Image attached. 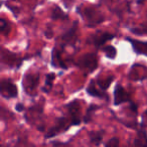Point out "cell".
<instances>
[{"instance_id":"9a60e30c","label":"cell","mask_w":147,"mask_h":147,"mask_svg":"<svg viewBox=\"0 0 147 147\" xmlns=\"http://www.w3.org/2000/svg\"><path fill=\"white\" fill-rule=\"evenodd\" d=\"M133 144L135 146H147V132L144 128L140 127V129L137 130V137Z\"/></svg>"},{"instance_id":"30bf717a","label":"cell","mask_w":147,"mask_h":147,"mask_svg":"<svg viewBox=\"0 0 147 147\" xmlns=\"http://www.w3.org/2000/svg\"><path fill=\"white\" fill-rule=\"evenodd\" d=\"M86 92L89 96L94 97V98H98V99H106V100H109V95L106 93V91L101 90L98 87L96 83V80L93 79V80L90 81L88 87L86 88Z\"/></svg>"},{"instance_id":"ba28073f","label":"cell","mask_w":147,"mask_h":147,"mask_svg":"<svg viewBox=\"0 0 147 147\" xmlns=\"http://www.w3.org/2000/svg\"><path fill=\"white\" fill-rule=\"evenodd\" d=\"M130 95L125 90V88L120 84H116L113 91V103L115 106H119L124 103L130 102Z\"/></svg>"},{"instance_id":"ac0fdd59","label":"cell","mask_w":147,"mask_h":147,"mask_svg":"<svg viewBox=\"0 0 147 147\" xmlns=\"http://www.w3.org/2000/svg\"><path fill=\"white\" fill-rule=\"evenodd\" d=\"M55 79V73H49L45 76V86L41 87V91L45 93H49L51 91L53 85V81Z\"/></svg>"},{"instance_id":"3957f363","label":"cell","mask_w":147,"mask_h":147,"mask_svg":"<svg viewBox=\"0 0 147 147\" xmlns=\"http://www.w3.org/2000/svg\"><path fill=\"white\" fill-rule=\"evenodd\" d=\"M76 65L80 69H86L88 73H92L98 69V57L96 53H86L79 59Z\"/></svg>"},{"instance_id":"2e32d148","label":"cell","mask_w":147,"mask_h":147,"mask_svg":"<svg viewBox=\"0 0 147 147\" xmlns=\"http://www.w3.org/2000/svg\"><path fill=\"white\" fill-rule=\"evenodd\" d=\"M114 79H115L114 76H112V75H109V76H107L106 78H104V79L96 78L95 80H96L97 85H98V87L101 89V90L107 91L109 89V87L111 86V84L113 83Z\"/></svg>"},{"instance_id":"6da1fadb","label":"cell","mask_w":147,"mask_h":147,"mask_svg":"<svg viewBox=\"0 0 147 147\" xmlns=\"http://www.w3.org/2000/svg\"><path fill=\"white\" fill-rule=\"evenodd\" d=\"M77 12L81 14V16L87 21V24L90 27H94L95 25L100 24L105 20L104 15L94 7H87L81 11L80 9H77Z\"/></svg>"},{"instance_id":"52a82bcc","label":"cell","mask_w":147,"mask_h":147,"mask_svg":"<svg viewBox=\"0 0 147 147\" xmlns=\"http://www.w3.org/2000/svg\"><path fill=\"white\" fill-rule=\"evenodd\" d=\"M116 35L110 32H103V31H98V32L92 34L88 38V43L94 45L96 49H100L101 47L105 45L107 41L112 40L113 38H115Z\"/></svg>"},{"instance_id":"8992f818","label":"cell","mask_w":147,"mask_h":147,"mask_svg":"<svg viewBox=\"0 0 147 147\" xmlns=\"http://www.w3.org/2000/svg\"><path fill=\"white\" fill-rule=\"evenodd\" d=\"M67 112H69V118H71V126H79L83 119L81 118V105L79 100H74L65 105Z\"/></svg>"},{"instance_id":"ffe728a7","label":"cell","mask_w":147,"mask_h":147,"mask_svg":"<svg viewBox=\"0 0 147 147\" xmlns=\"http://www.w3.org/2000/svg\"><path fill=\"white\" fill-rule=\"evenodd\" d=\"M103 51L105 53V57L107 59H114L117 57V49L114 45H106V47H103Z\"/></svg>"},{"instance_id":"7402d4cb","label":"cell","mask_w":147,"mask_h":147,"mask_svg":"<svg viewBox=\"0 0 147 147\" xmlns=\"http://www.w3.org/2000/svg\"><path fill=\"white\" fill-rule=\"evenodd\" d=\"M130 31L134 34L143 35L147 34V21L141 24V27H135V28H130Z\"/></svg>"},{"instance_id":"cb8c5ba5","label":"cell","mask_w":147,"mask_h":147,"mask_svg":"<svg viewBox=\"0 0 147 147\" xmlns=\"http://www.w3.org/2000/svg\"><path fill=\"white\" fill-rule=\"evenodd\" d=\"M140 127H142V128L147 127V109L144 111V113L142 115V120H141L140 123Z\"/></svg>"},{"instance_id":"277c9868","label":"cell","mask_w":147,"mask_h":147,"mask_svg":"<svg viewBox=\"0 0 147 147\" xmlns=\"http://www.w3.org/2000/svg\"><path fill=\"white\" fill-rule=\"evenodd\" d=\"M71 126V122H67V118H65V117H59V118H57V120H55V124L47 130L45 138V139L53 138V137H55L57 135L67 131Z\"/></svg>"},{"instance_id":"d6986e66","label":"cell","mask_w":147,"mask_h":147,"mask_svg":"<svg viewBox=\"0 0 147 147\" xmlns=\"http://www.w3.org/2000/svg\"><path fill=\"white\" fill-rule=\"evenodd\" d=\"M99 108H100V106H98V105L91 104L90 106L88 107V109H87L86 115L83 117V122H84L85 124H88V123H90L91 121H92V119H93V115H94V113L96 112Z\"/></svg>"},{"instance_id":"7c38bea8","label":"cell","mask_w":147,"mask_h":147,"mask_svg":"<svg viewBox=\"0 0 147 147\" xmlns=\"http://www.w3.org/2000/svg\"><path fill=\"white\" fill-rule=\"evenodd\" d=\"M126 40L129 41L132 45V49L137 55H147V41H140L133 39L131 37H126Z\"/></svg>"},{"instance_id":"d4e9b609","label":"cell","mask_w":147,"mask_h":147,"mask_svg":"<svg viewBox=\"0 0 147 147\" xmlns=\"http://www.w3.org/2000/svg\"><path fill=\"white\" fill-rule=\"evenodd\" d=\"M76 0H63V5H65V9H71V5L74 4V2H75Z\"/></svg>"},{"instance_id":"e0dca14e","label":"cell","mask_w":147,"mask_h":147,"mask_svg":"<svg viewBox=\"0 0 147 147\" xmlns=\"http://www.w3.org/2000/svg\"><path fill=\"white\" fill-rule=\"evenodd\" d=\"M51 18L53 20H59V19H61V20H67L69 19V15L67 13L63 12V10L59 6H55L53 8L51 12Z\"/></svg>"},{"instance_id":"4fadbf2b","label":"cell","mask_w":147,"mask_h":147,"mask_svg":"<svg viewBox=\"0 0 147 147\" xmlns=\"http://www.w3.org/2000/svg\"><path fill=\"white\" fill-rule=\"evenodd\" d=\"M51 65H53L55 67H61V69H67L65 63L61 59V53L57 47H53L51 51Z\"/></svg>"},{"instance_id":"5bb4252c","label":"cell","mask_w":147,"mask_h":147,"mask_svg":"<svg viewBox=\"0 0 147 147\" xmlns=\"http://www.w3.org/2000/svg\"><path fill=\"white\" fill-rule=\"evenodd\" d=\"M104 130H100V131H90L88 134L89 136V140L90 143L93 145H99L102 143L103 141V137H104Z\"/></svg>"},{"instance_id":"484cf974","label":"cell","mask_w":147,"mask_h":147,"mask_svg":"<svg viewBox=\"0 0 147 147\" xmlns=\"http://www.w3.org/2000/svg\"><path fill=\"white\" fill-rule=\"evenodd\" d=\"M15 110H16L17 112H23V111H24V105H23L22 103H17V104L15 105Z\"/></svg>"},{"instance_id":"9c48e42d","label":"cell","mask_w":147,"mask_h":147,"mask_svg":"<svg viewBox=\"0 0 147 147\" xmlns=\"http://www.w3.org/2000/svg\"><path fill=\"white\" fill-rule=\"evenodd\" d=\"M1 61H2V63L9 65L10 67H14L16 69H19L21 63H22V59L18 57L16 53L2 49H1Z\"/></svg>"},{"instance_id":"7a4b0ae2","label":"cell","mask_w":147,"mask_h":147,"mask_svg":"<svg viewBox=\"0 0 147 147\" xmlns=\"http://www.w3.org/2000/svg\"><path fill=\"white\" fill-rule=\"evenodd\" d=\"M39 83V74L27 73L23 76L22 87L27 95L35 96L36 95V88Z\"/></svg>"},{"instance_id":"44dd1931","label":"cell","mask_w":147,"mask_h":147,"mask_svg":"<svg viewBox=\"0 0 147 147\" xmlns=\"http://www.w3.org/2000/svg\"><path fill=\"white\" fill-rule=\"evenodd\" d=\"M10 30H11L10 23L5 18H0V33L6 36V35H8L10 33Z\"/></svg>"},{"instance_id":"8fae6325","label":"cell","mask_w":147,"mask_h":147,"mask_svg":"<svg viewBox=\"0 0 147 147\" xmlns=\"http://www.w3.org/2000/svg\"><path fill=\"white\" fill-rule=\"evenodd\" d=\"M77 30H78V21H75L74 24L69 29L63 33L61 35V39H63V45H73L76 43L78 40V34H77Z\"/></svg>"},{"instance_id":"4316f807","label":"cell","mask_w":147,"mask_h":147,"mask_svg":"<svg viewBox=\"0 0 147 147\" xmlns=\"http://www.w3.org/2000/svg\"><path fill=\"white\" fill-rule=\"evenodd\" d=\"M69 144V142H59V141H53L51 142V145H55V146H57V145H67Z\"/></svg>"},{"instance_id":"603a6c76","label":"cell","mask_w":147,"mask_h":147,"mask_svg":"<svg viewBox=\"0 0 147 147\" xmlns=\"http://www.w3.org/2000/svg\"><path fill=\"white\" fill-rule=\"evenodd\" d=\"M119 144H120V140H119L117 137H113V138L109 139V140L105 143V146L114 147V146H119Z\"/></svg>"},{"instance_id":"5b68a950","label":"cell","mask_w":147,"mask_h":147,"mask_svg":"<svg viewBox=\"0 0 147 147\" xmlns=\"http://www.w3.org/2000/svg\"><path fill=\"white\" fill-rule=\"evenodd\" d=\"M0 94L5 99H14L18 96V89L11 79H2L0 83Z\"/></svg>"}]
</instances>
